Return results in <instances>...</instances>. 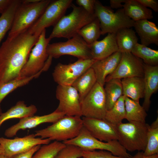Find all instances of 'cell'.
<instances>
[{
  "instance_id": "cell-1",
  "label": "cell",
  "mask_w": 158,
  "mask_h": 158,
  "mask_svg": "<svg viewBox=\"0 0 158 158\" xmlns=\"http://www.w3.org/2000/svg\"><path fill=\"white\" fill-rule=\"evenodd\" d=\"M40 35L28 29L12 37L0 46V84L19 76Z\"/></svg>"
},
{
  "instance_id": "cell-2",
  "label": "cell",
  "mask_w": 158,
  "mask_h": 158,
  "mask_svg": "<svg viewBox=\"0 0 158 158\" xmlns=\"http://www.w3.org/2000/svg\"><path fill=\"white\" fill-rule=\"evenodd\" d=\"M72 11L69 14L64 15L54 26L49 38L63 37L70 39L78 34L84 26L96 17L85 11L83 8L72 4Z\"/></svg>"
},
{
  "instance_id": "cell-3",
  "label": "cell",
  "mask_w": 158,
  "mask_h": 158,
  "mask_svg": "<svg viewBox=\"0 0 158 158\" xmlns=\"http://www.w3.org/2000/svg\"><path fill=\"white\" fill-rule=\"evenodd\" d=\"M83 126L81 117L65 115L47 128L35 131L34 134L42 139L63 142L76 137Z\"/></svg>"
},
{
  "instance_id": "cell-4",
  "label": "cell",
  "mask_w": 158,
  "mask_h": 158,
  "mask_svg": "<svg viewBox=\"0 0 158 158\" xmlns=\"http://www.w3.org/2000/svg\"><path fill=\"white\" fill-rule=\"evenodd\" d=\"M118 141L126 150L130 152L145 151L147 142V124L131 121L115 126Z\"/></svg>"
},
{
  "instance_id": "cell-5",
  "label": "cell",
  "mask_w": 158,
  "mask_h": 158,
  "mask_svg": "<svg viewBox=\"0 0 158 158\" xmlns=\"http://www.w3.org/2000/svg\"><path fill=\"white\" fill-rule=\"evenodd\" d=\"M51 1L50 0H40L36 2L26 3L21 0L8 37H13L28 29L40 17Z\"/></svg>"
},
{
  "instance_id": "cell-6",
  "label": "cell",
  "mask_w": 158,
  "mask_h": 158,
  "mask_svg": "<svg viewBox=\"0 0 158 158\" xmlns=\"http://www.w3.org/2000/svg\"><path fill=\"white\" fill-rule=\"evenodd\" d=\"M94 15L99 21L101 35L116 33L121 29L134 26L135 21L126 15L123 8L114 12L98 0L95 1Z\"/></svg>"
},
{
  "instance_id": "cell-7",
  "label": "cell",
  "mask_w": 158,
  "mask_h": 158,
  "mask_svg": "<svg viewBox=\"0 0 158 158\" xmlns=\"http://www.w3.org/2000/svg\"><path fill=\"white\" fill-rule=\"evenodd\" d=\"M62 142L66 145L78 147L83 151L99 150L109 151L116 156L127 158L132 157L118 140L106 142L101 141L93 136L84 126L76 137Z\"/></svg>"
},
{
  "instance_id": "cell-8",
  "label": "cell",
  "mask_w": 158,
  "mask_h": 158,
  "mask_svg": "<svg viewBox=\"0 0 158 158\" xmlns=\"http://www.w3.org/2000/svg\"><path fill=\"white\" fill-rule=\"evenodd\" d=\"M47 51L48 56L52 58L69 55L78 59H92L89 45L78 34L65 42L49 43Z\"/></svg>"
},
{
  "instance_id": "cell-9",
  "label": "cell",
  "mask_w": 158,
  "mask_h": 158,
  "mask_svg": "<svg viewBox=\"0 0 158 158\" xmlns=\"http://www.w3.org/2000/svg\"><path fill=\"white\" fill-rule=\"evenodd\" d=\"M46 30L44 29L40 35L27 62L20 72L19 76H31L43 69L46 71L48 68L45 65L48 57L47 48L51 40L46 37Z\"/></svg>"
},
{
  "instance_id": "cell-10",
  "label": "cell",
  "mask_w": 158,
  "mask_h": 158,
  "mask_svg": "<svg viewBox=\"0 0 158 158\" xmlns=\"http://www.w3.org/2000/svg\"><path fill=\"white\" fill-rule=\"evenodd\" d=\"M82 116L104 119L107 110L104 86L97 82L80 102Z\"/></svg>"
},
{
  "instance_id": "cell-11",
  "label": "cell",
  "mask_w": 158,
  "mask_h": 158,
  "mask_svg": "<svg viewBox=\"0 0 158 158\" xmlns=\"http://www.w3.org/2000/svg\"><path fill=\"white\" fill-rule=\"evenodd\" d=\"M72 0H57L51 1L43 13L28 29L33 34L40 35L46 28L54 26L64 15L71 6Z\"/></svg>"
},
{
  "instance_id": "cell-12",
  "label": "cell",
  "mask_w": 158,
  "mask_h": 158,
  "mask_svg": "<svg viewBox=\"0 0 158 158\" xmlns=\"http://www.w3.org/2000/svg\"><path fill=\"white\" fill-rule=\"evenodd\" d=\"M96 60L92 59H78L68 64L59 63L52 73L53 79L58 85H71Z\"/></svg>"
},
{
  "instance_id": "cell-13",
  "label": "cell",
  "mask_w": 158,
  "mask_h": 158,
  "mask_svg": "<svg viewBox=\"0 0 158 158\" xmlns=\"http://www.w3.org/2000/svg\"><path fill=\"white\" fill-rule=\"evenodd\" d=\"M36 137L32 134L13 139L0 137V145L4 150L3 154L8 157H13L26 152L37 145L48 144L51 141L48 138Z\"/></svg>"
},
{
  "instance_id": "cell-14",
  "label": "cell",
  "mask_w": 158,
  "mask_h": 158,
  "mask_svg": "<svg viewBox=\"0 0 158 158\" xmlns=\"http://www.w3.org/2000/svg\"><path fill=\"white\" fill-rule=\"evenodd\" d=\"M56 95L59 103L55 110L65 115L82 116L79 95L72 85H58Z\"/></svg>"
},
{
  "instance_id": "cell-15",
  "label": "cell",
  "mask_w": 158,
  "mask_h": 158,
  "mask_svg": "<svg viewBox=\"0 0 158 158\" xmlns=\"http://www.w3.org/2000/svg\"><path fill=\"white\" fill-rule=\"evenodd\" d=\"M143 62L131 53H122L120 61L114 71L107 76L105 83L113 79L143 77Z\"/></svg>"
},
{
  "instance_id": "cell-16",
  "label": "cell",
  "mask_w": 158,
  "mask_h": 158,
  "mask_svg": "<svg viewBox=\"0 0 158 158\" xmlns=\"http://www.w3.org/2000/svg\"><path fill=\"white\" fill-rule=\"evenodd\" d=\"M83 126L94 137L106 142L117 140L119 137L115 126L105 119L82 118Z\"/></svg>"
},
{
  "instance_id": "cell-17",
  "label": "cell",
  "mask_w": 158,
  "mask_h": 158,
  "mask_svg": "<svg viewBox=\"0 0 158 158\" xmlns=\"http://www.w3.org/2000/svg\"><path fill=\"white\" fill-rule=\"evenodd\" d=\"M65 115L64 113L55 110L51 113L43 116L33 115L21 118L17 123L6 129L4 135L7 137H12L20 130L32 128L46 123H53Z\"/></svg>"
},
{
  "instance_id": "cell-18",
  "label": "cell",
  "mask_w": 158,
  "mask_h": 158,
  "mask_svg": "<svg viewBox=\"0 0 158 158\" xmlns=\"http://www.w3.org/2000/svg\"><path fill=\"white\" fill-rule=\"evenodd\" d=\"M122 53L116 52L103 59L96 61L91 67L94 71L97 82L104 86L107 77L113 73L121 59Z\"/></svg>"
},
{
  "instance_id": "cell-19",
  "label": "cell",
  "mask_w": 158,
  "mask_h": 158,
  "mask_svg": "<svg viewBox=\"0 0 158 158\" xmlns=\"http://www.w3.org/2000/svg\"><path fill=\"white\" fill-rule=\"evenodd\" d=\"M92 58L97 61L108 57L119 51L115 33H108L102 40L89 45Z\"/></svg>"
},
{
  "instance_id": "cell-20",
  "label": "cell",
  "mask_w": 158,
  "mask_h": 158,
  "mask_svg": "<svg viewBox=\"0 0 158 158\" xmlns=\"http://www.w3.org/2000/svg\"><path fill=\"white\" fill-rule=\"evenodd\" d=\"M143 65L144 96L142 106L147 111L151 104V97L158 89V66H150L143 63Z\"/></svg>"
},
{
  "instance_id": "cell-21",
  "label": "cell",
  "mask_w": 158,
  "mask_h": 158,
  "mask_svg": "<svg viewBox=\"0 0 158 158\" xmlns=\"http://www.w3.org/2000/svg\"><path fill=\"white\" fill-rule=\"evenodd\" d=\"M133 27L140 38L141 44L146 46L154 44L158 45V28L147 20L135 21Z\"/></svg>"
},
{
  "instance_id": "cell-22",
  "label": "cell",
  "mask_w": 158,
  "mask_h": 158,
  "mask_svg": "<svg viewBox=\"0 0 158 158\" xmlns=\"http://www.w3.org/2000/svg\"><path fill=\"white\" fill-rule=\"evenodd\" d=\"M123 95L139 102L144 96L143 77H133L122 79Z\"/></svg>"
},
{
  "instance_id": "cell-23",
  "label": "cell",
  "mask_w": 158,
  "mask_h": 158,
  "mask_svg": "<svg viewBox=\"0 0 158 158\" xmlns=\"http://www.w3.org/2000/svg\"><path fill=\"white\" fill-rule=\"evenodd\" d=\"M126 15L134 21L149 20L153 18L152 10L137 0H126L123 8Z\"/></svg>"
},
{
  "instance_id": "cell-24",
  "label": "cell",
  "mask_w": 158,
  "mask_h": 158,
  "mask_svg": "<svg viewBox=\"0 0 158 158\" xmlns=\"http://www.w3.org/2000/svg\"><path fill=\"white\" fill-rule=\"evenodd\" d=\"M37 111L36 106L33 104L27 106L23 101H19L6 112L0 115V127L5 121L12 118L20 119L34 115Z\"/></svg>"
},
{
  "instance_id": "cell-25",
  "label": "cell",
  "mask_w": 158,
  "mask_h": 158,
  "mask_svg": "<svg viewBox=\"0 0 158 158\" xmlns=\"http://www.w3.org/2000/svg\"><path fill=\"white\" fill-rule=\"evenodd\" d=\"M119 51L122 53H131L137 44L138 38L135 32L131 28H124L115 33Z\"/></svg>"
},
{
  "instance_id": "cell-26",
  "label": "cell",
  "mask_w": 158,
  "mask_h": 158,
  "mask_svg": "<svg viewBox=\"0 0 158 158\" xmlns=\"http://www.w3.org/2000/svg\"><path fill=\"white\" fill-rule=\"evenodd\" d=\"M97 82L95 73L90 67L80 76L71 85L78 91L80 102Z\"/></svg>"
},
{
  "instance_id": "cell-27",
  "label": "cell",
  "mask_w": 158,
  "mask_h": 158,
  "mask_svg": "<svg viewBox=\"0 0 158 158\" xmlns=\"http://www.w3.org/2000/svg\"><path fill=\"white\" fill-rule=\"evenodd\" d=\"M104 89L107 110L111 109L118 99L123 95L121 80L113 79L106 82Z\"/></svg>"
},
{
  "instance_id": "cell-28",
  "label": "cell",
  "mask_w": 158,
  "mask_h": 158,
  "mask_svg": "<svg viewBox=\"0 0 158 158\" xmlns=\"http://www.w3.org/2000/svg\"><path fill=\"white\" fill-rule=\"evenodd\" d=\"M126 112L125 119L129 122L145 123L147 114L146 111L139 102L125 96Z\"/></svg>"
},
{
  "instance_id": "cell-29",
  "label": "cell",
  "mask_w": 158,
  "mask_h": 158,
  "mask_svg": "<svg viewBox=\"0 0 158 158\" xmlns=\"http://www.w3.org/2000/svg\"><path fill=\"white\" fill-rule=\"evenodd\" d=\"M21 3V0H13L0 17V44L7 32L10 30L16 11Z\"/></svg>"
},
{
  "instance_id": "cell-30",
  "label": "cell",
  "mask_w": 158,
  "mask_h": 158,
  "mask_svg": "<svg viewBox=\"0 0 158 158\" xmlns=\"http://www.w3.org/2000/svg\"><path fill=\"white\" fill-rule=\"evenodd\" d=\"M44 69L36 74L29 77L19 76L6 83L0 84V106L3 100L9 94L18 88L25 85L34 78L38 77Z\"/></svg>"
},
{
  "instance_id": "cell-31",
  "label": "cell",
  "mask_w": 158,
  "mask_h": 158,
  "mask_svg": "<svg viewBox=\"0 0 158 158\" xmlns=\"http://www.w3.org/2000/svg\"><path fill=\"white\" fill-rule=\"evenodd\" d=\"M131 53L136 57L142 59L145 64L151 66H158V51L138 43Z\"/></svg>"
},
{
  "instance_id": "cell-32",
  "label": "cell",
  "mask_w": 158,
  "mask_h": 158,
  "mask_svg": "<svg viewBox=\"0 0 158 158\" xmlns=\"http://www.w3.org/2000/svg\"><path fill=\"white\" fill-rule=\"evenodd\" d=\"M126 116L125 96L122 95L111 109L107 111L104 119L115 126L122 122Z\"/></svg>"
},
{
  "instance_id": "cell-33",
  "label": "cell",
  "mask_w": 158,
  "mask_h": 158,
  "mask_svg": "<svg viewBox=\"0 0 158 158\" xmlns=\"http://www.w3.org/2000/svg\"><path fill=\"white\" fill-rule=\"evenodd\" d=\"M99 20L96 17L83 27L78 34L89 45L97 40L101 35Z\"/></svg>"
},
{
  "instance_id": "cell-34",
  "label": "cell",
  "mask_w": 158,
  "mask_h": 158,
  "mask_svg": "<svg viewBox=\"0 0 158 158\" xmlns=\"http://www.w3.org/2000/svg\"><path fill=\"white\" fill-rule=\"evenodd\" d=\"M147 144L143 154L146 156L158 154V117L150 125L147 124Z\"/></svg>"
},
{
  "instance_id": "cell-35",
  "label": "cell",
  "mask_w": 158,
  "mask_h": 158,
  "mask_svg": "<svg viewBox=\"0 0 158 158\" xmlns=\"http://www.w3.org/2000/svg\"><path fill=\"white\" fill-rule=\"evenodd\" d=\"M43 145L35 153L32 158H54L66 146L63 142L56 141Z\"/></svg>"
},
{
  "instance_id": "cell-36",
  "label": "cell",
  "mask_w": 158,
  "mask_h": 158,
  "mask_svg": "<svg viewBox=\"0 0 158 158\" xmlns=\"http://www.w3.org/2000/svg\"><path fill=\"white\" fill-rule=\"evenodd\" d=\"M83 150L77 146L67 145L61 150L54 158H80Z\"/></svg>"
},
{
  "instance_id": "cell-37",
  "label": "cell",
  "mask_w": 158,
  "mask_h": 158,
  "mask_svg": "<svg viewBox=\"0 0 158 158\" xmlns=\"http://www.w3.org/2000/svg\"><path fill=\"white\" fill-rule=\"evenodd\" d=\"M83 158H127L113 155L111 152L105 150L83 151Z\"/></svg>"
},
{
  "instance_id": "cell-38",
  "label": "cell",
  "mask_w": 158,
  "mask_h": 158,
  "mask_svg": "<svg viewBox=\"0 0 158 158\" xmlns=\"http://www.w3.org/2000/svg\"><path fill=\"white\" fill-rule=\"evenodd\" d=\"M96 0H76V2L79 6L83 8L89 13L94 14Z\"/></svg>"
},
{
  "instance_id": "cell-39",
  "label": "cell",
  "mask_w": 158,
  "mask_h": 158,
  "mask_svg": "<svg viewBox=\"0 0 158 158\" xmlns=\"http://www.w3.org/2000/svg\"><path fill=\"white\" fill-rule=\"evenodd\" d=\"M146 8H150L154 11H158V1L157 0H137Z\"/></svg>"
},
{
  "instance_id": "cell-40",
  "label": "cell",
  "mask_w": 158,
  "mask_h": 158,
  "mask_svg": "<svg viewBox=\"0 0 158 158\" xmlns=\"http://www.w3.org/2000/svg\"><path fill=\"white\" fill-rule=\"evenodd\" d=\"M40 147L41 145H37L26 152L15 156V158H32L33 154Z\"/></svg>"
},
{
  "instance_id": "cell-41",
  "label": "cell",
  "mask_w": 158,
  "mask_h": 158,
  "mask_svg": "<svg viewBox=\"0 0 158 158\" xmlns=\"http://www.w3.org/2000/svg\"><path fill=\"white\" fill-rule=\"evenodd\" d=\"M126 0H110V8L112 9H120L123 8V4Z\"/></svg>"
},
{
  "instance_id": "cell-42",
  "label": "cell",
  "mask_w": 158,
  "mask_h": 158,
  "mask_svg": "<svg viewBox=\"0 0 158 158\" xmlns=\"http://www.w3.org/2000/svg\"><path fill=\"white\" fill-rule=\"evenodd\" d=\"M13 0H0V14H2L7 8Z\"/></svg>"
},
{
  "instance_id": "cell-43",
  "label": "cell",
  "mask_w": 158,
  "mask_h": 158,
  "mask_svg": "<svg viewBox=\"0 0 158 158\" xmlns=\"http://www.w3.org/2000/svg\"><path fill=\"white\" fill-rule=\"evenodd\" d=\"M131 158H158V154H155L150 156H146L144 155L143 152L139 151Z\"/></svg>"
},
{
  "instance_id": "cell-44",
  "label": "cell",
  "mask_w": 158,
  "mask_h": 158,
  "mask_svg": "<svg viewBox=\"0 0 158 158\" xmlns=\"http://www.w3.org/2000/svg\"><path fill=\"white\" fill-rule=\"evenodd\" d=\"M4 150L2 146L0 145V155L3 154Z\"/></svg>"
},
{
  "instance_id": "cell-45",
  "label": "cell",
  "mask_w": 158,
  "mask_h": 158,
  "mask_svg": "<svg viewBox=\"0 0 158 158\" xmlns=\"http://www.w3.org/2000/svg\"><path fill=\"white\" fill-rule=\"evenodd\" d=\"M0 158H15V156L13 157H8L4 155L3 154L0 155Z\"/></svg>"
},
{
  "instance_id": "cell-46",
  "label": "cell",
  "mask_w": 158,
  "mask_h": 158,
  "mask_svg": "<svg viewBox=\"0 0 158 158\" xmlns=\"http://www.w3.org/2000/svg\"><path fill=\"white\" fill-rule=\"evenodd\" d=\"M2 111L1 106H0V115L2 113Z\"/></svg>"
}]
</instances>
